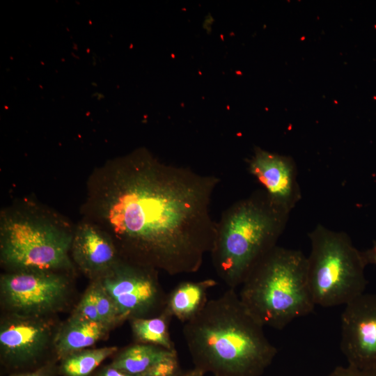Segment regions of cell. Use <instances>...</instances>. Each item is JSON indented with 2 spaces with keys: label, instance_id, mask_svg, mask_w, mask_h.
<instances>
[{
  "label": "cell",
  "instance_id": "d6986e66",
  "mask_svg": "<svg viewBox=\"0 0 376 376\" xmlns=\"http://www.w3.org/2000/svg\"><path fill=\"white\" fill-rule=\"evenodd\" d=\"M79 316L88 320L102 322L91 289L88 290L81 301L79 306Z\"/></svg>",
  "mask_w": 376,
  "mask_h": 376
},
{
  "label": "cell",
  "instance_id": "30bf717a",
  "mask_svg": "<svg viewBox=\"0 0 376 376\" xmlns=\"http://www.w3.org/2000/svg\"><path fill=\"white\" fill-rule=\"evenodd\" d=\"M247 167L269 198L290 213L301 198L295 160L256 147Z\"/></svg>",
  "mask_w": 376,
  "mask_h": 376
},
{
  "label": "cell",
  "instance_id": "7402d4cb",
  "mask_svg": "<svg viewBox=\"0 0 376 376\" xmlns=\"http://www.w3.org/2000/svg\"><path fill=\"white\" fill-rule=\"evenodd\" d=\"M95 376H142L141 375H131L127 373H125L119 369H117L110 364L106 367H104L98 373L95 374Z\"/></svg>",
  "mask_w": 376,
  "mask_h": 376
},
{
  "label": "cell",
  "instance_id": "7a4b0ae2",
  "mask_svg": "<svg viewBox=\"0 0 376 376\" xmlns=\"http://www.w3.org/2000/svg\"><path fill=\"white\" fill-rule=\"evenodd\" d=\"M264 327L228 288L184 324L182 334L194 368L212 376H261L278 350Z\"/></svg>",
  "mask_w": 376,
  "mask_h": 376
},
{
  "label": "cell",
  "instance_id": "8992f818",
  "mask_svg": "<svg viewBox=\"0 0 376 376\" xmlns=\"http://www.w3.org/2000/svg\"><path fill=\"white\" fill-rule=\"evenodd\" d=\"M68 228L36 211L3 212L0 220L1 260L17 271L69 267L74 233Z\"/></svg>",
  "mask_w": 376,
  "mask_h": 376
},
{
  "label": "cell",
  "instance_id": "ba28073f",
  "mask_svg": "<svg viewBox=\"0 0 376 376\" xmlns=\"http://www.w3.org/2000/svg\"><path fill=\"white\" fill-rule=\"evenodd\" d=\"M340 350L347 365L376 369V294L363 293L345 306Z\"/></svg>",
  "mask_w": 376,
  "mask_h": 376
},
{
  "label": "cell",
  "instance_id": "5b68a950",
  "mask_svg": "<svg viewBox=\"0 0 376 376\" xmlns=\"http://www.w3.org/2000/svg\"><path fill=\"white\" fill-rule=\"evenodd\" d=\"M308 238V283L315 306H345L364 293L367 265L345 232L318 224Z\"/></svg>",
  "mask_w": 376,
  "mask_h": 376
},
{
  "label": "cell",
  "instance_id": "603a6c76",
  "mask_svg": "<svg viewBox=\"0 0 376 376\" xmlns=\"http://www.w3.org/2000/svg\"><path fill=\"white\" fill-rule=\"evenodd\" d=\"M362 255L367 265H376V242L370 248L362 251Z\"/></svg>",
  "mask_w": 376,
  "mask_h": 376
},
{
  "label": "cell",
  "instance_id": "277c9868",
  "mask_svg": "<svg viewBox=\"0 0 376 376\" xmlns=\"http://www.w3.org/2000/svg\"><path fill=\"white\" fill-rule=\"evenodd\" d=\"M238 295L263 327L284 329L315 306L308 283L307 256L300 250L276 245L253 267Z\"/></svg>",
  "mask_w": 376,
  "mask_h": 376
},
{
  "label": "cell",
  "instance_id": "9c48e42d",
  "mask_svg": "<svg viewBox=\"0 0 376 376\" xmlns=\"http://www.w3.org/2000/svg\"><path fill=\"white\" fill-rule=\"evenodd\" d=\"M1 290L13 308L25 313H42L64 297L66 282L52 271L19 270L2 276Z\"/></svg>",
  "mask_w": 376,
  "mask_h": 376
},
{
  "label": "cell",
  "instance_id": "e0dca14e",
  "mask_svg": "<svg viewBox=\"0 0 376 376\" xmlns=\"http://www.w3.org/2000/svg\"><path fill=\"white\" fill-rule=\"evenodd\" d=\"M116 352V347H105L74 352L63 359L59 373L63 376H90L107 358Z\"/></svg>",
  "mask_w": 376,
  "mask_h": 376
},
{
  "label": "cell",
  "instance_id": "4fadbf2b",
  "mask_svg": "<svg viewBox=\"0 0 376 376\" xmlns=\"http://www.w3.org/2000/svg\"><path fill=\"white\" fill-rule=\"evenodd\" d=\"M217 284L212 279L180 282L167 294L166 309L185 324L204 308L208 291Z\"/></svg>",
  "mask_w": 376,
  "mask_h": 376
},
{
  "label": "cell",
  "instance_id": "6da1fadb",
  "mask_svg": "<svg viewBox=\"0 0 376 376\" xmlns=\"http://www.w3.org/2000/svg\"><path fill=\"white\" fill-rule=\"evenodd\" d=\"M95 198L130 263L171 276L201 267L214 243L211 203L220 179L136 152L113 165Z\"/></svg>",
  "mask_w": 376,
  "mask_h": 376
},
{
  "label": "cell",
  "instance_id": "9a60e30c",
  "mask_svg": "<svg viewBox=\"0 0 376 376\" xmlns=\"http://www.w3.org/2000/svg\"><path fill=\"white\" fill-rule=\"evenodd\" d=\"M107 324L80 316L71 320L59 334L56 350L62 359L93 345L104 334Z\"/></svg>",
  "mask_w": 376,
  "mask_h": 376
},
{
  "label": "cell",
  "instance_id": "44dd1931",
  "mask_svg": "<svg viewBox=\"0 0 376 376\" xmlns=\"http://www.w3.org/2000/svg\"><path fill=\"white\" fill-rule=\"evenodd\" d=\"M58 369L52 363H46L36 369L13 376H55Z\"/></svg>",
  "mask_w": 376,
  "mask_h": 376
},
{
  "label": "cell",
  "instance_id": "2e32d148",
  "mask_svg": "<svg viewBox=\"0 0 376 376\" xmlns=\"http://www.w3.org/2000/svg\"><path fill=\"white\" fill-rule=\"evenodd\" d=\"M173 318L165 308L162 313L156 316L132 319L131 327L134 338L138 343L176 350L169 332Z\"/></svg>",
  "mask_w": 376,
  "mask_h": 376
},
{
  "label": "cell",
  "instance_id": "8fae6325",
  "mask_svg": "<svg viewBox=\"0 0 376 376\" xmlns=\"http://www.w3.org/2000/svg\"><path fill=\"white\" fill-rule=\"evenodd\" d=\"M47 329L40 323L16 320L5 324L0 332V344L5 364L24 369L37 363L47 340Z\"/></svg>",
  "mask_w": 376,
  "mask_h": 376
},
{
  "label": "cell",
  "instance_id": "7c38bea8",
  "mask_svg": "<svg viewBox=\"0 0 376 376\" xmlns=\"http://www.w3.org/2000/svg\"><path fill=\"white\" fill-rule=\"evenodd\" d=\"M71 247L75 260L86 272H107L120 262L111 237L91 223L77 226Z\"/></svg>",
  "mask_w": 376,
  "mask_h": 376
},
{
  "label": "cell",
  "instance_id": "3957f363",
  "mask_svg": "<svg viewBox=\"0 0 376 376\" xmlns=\"http://www.w3.org/2000/svg\"><path fill=\"white\" fill-rule=\"evenodd\" d=\"M289 215L263 189L222 212L210 254L216 274L228 288L240 287L256 264L277 245Z\"/></svg>",
  "mask_w": 376,
  "mask_h": 376
},
{
  "label": "cell",
  "instance_id": "52a82bcc",
  "mask_svg": "<svg viewBox=\"0 0 376 376\" xmlns=\"http://www.w3.org/2000/svg\"><path fill=\"white\" fill-rule=\"evenodd\" d=\"M157 272L120 261L107 272L100 284L124 320L153 317L165 310L167 299Z\"/></svg>",
  "mask_w": 376,
  "mask_h": 376
},
{
  "label": "cell",
  "instance_id": "ffe728a7",
  "mask_svg": "<svg viewBox=\"0 0 376 376\" xmlns=\"http://www.w3.org/2000/svg\"><path fill=\"white\" fill-rule=\"evenodd\" d=\"M327 376H376V369L362 370L349 365L337 366Z\"/></svg>",
  "mask_w": 376,
  "mask_h": 376
},
{
  "label": "cell",
  "instance_id": "5bb4252c",
  "mask_svg": "<svg viewBox=\"0 0 376 376\" xmlns=\"http://www.w3.org/2000/svg\"><path fill=\"white\" fill-rule=\"evenodd\" d=\"M176 354L177 350L138 343L122 350L110 365L125 373L141 375L158 363Z\"/></svg>",
  "mask_w": 376,
  "mask_h": 376
},
{
  "label": "cell",
  "instance_id": "ac0fdd59",
  "mask_svg": "<svg viewBox=\"0 0 376 376\" xmlns=\"http://www.w3.org/2000/svg\"><path fill=\"white\" fill-rule=\"evenodd\" d=\"M91 290L99 315L104 324H113L124 320L100 283L93 286Z\"/></svg>",
  "mask_w": 376,
  "mask_h": 376
},
{
  "label": "cell",
  "instance_id": "cb8c5ba5",
  "mask_svg": "<svg viewBox=\"0 0 376 376\" xmlns=\"http://www.w3.org/2000/svg\"><path fill=\"white\" fill-rule=\"evenodd\" d=\"M204 375L205 374L202 371L193 367L191 369L182 370L175 376H204Z\"/></svg>",
  "mask_w": 376,
  "mask_h": 376
}]
</instances>
